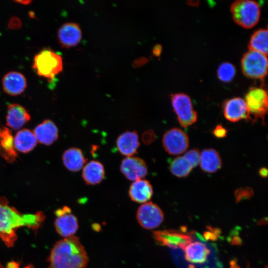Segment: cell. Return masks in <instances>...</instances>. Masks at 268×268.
Returning <instances> with one entry per match:
<instances>
[{"mask_svg": "<svg viewBox=\"0 0 268 268\" xmlns=\"http://www.w3.org/2000/svg\"><path fill=\"white\" fill-rule=\"evenodd\" d=\"M81 39V31L78 24L72 22L62 25L58 32V40L62 47L70 48L78 44Z\"/></svg>", "mask_w": 268, "mask_h": 268, "instance_id": "5bb4252c", "label": "cell"}, {"mask_svg": "<svg viewBox=\"0 0 268 268\" xmlns=\"http://www.w3.org/2000/svg\"><path fill=\"white\" fill-rule=\"evenodd\" d=\"M241 66L244 74L247 77L262 79L267 73V55L257 51L249 50L243 56Z\"/></svg>", "mask_w": 268, "mask_h": 268, "instance_id": "8992f818", "label": "cell"}, {"mask_svg": "<svg viewBox=\"0 0 268 268\" xmlns=\"http://www.w3.org/2000/svg\"><path fill=\"white\" fill-rule=\"evenodd\" d=\"M37 143L33 132L28 129L18 131L14 137V145L16 151L27 153L32 151Z\"/></svg>", "mask_w": 268, "mask_h": 268, "instance_id": "cb8c5ba5", "label": "cell"}, {"mask_svg": "<svg viewBox=\"0 0 268 268\" xmlns=\"http://www.w3.org/2000/svg\"><path fill=\"white\" fill-rule=\"evenodd\" d=\"M153 238L159 245L172 249H182L193 241L192 234L185 230H164L153 232Z\"/></svg>", "mask_w": 268, "mask_h": 268, "instance_id": "ba28073f", "label": "cell"}, {"mask_svg": "<svg viewBox=\"0 0 268 268\" xmlns=\"http://www.w3.org/2000/svg\"><path fill=\"white\" fill-rule=\"evenodd\" d=\"M253 194V191L250 187L240 188L235 192L236 199L239 201L243 199L249 198Z\"/></svg>", "mask_w": 268, "mask_h": 268, "instance_id": "f546056e", "label": "cell"}, {"mask_svg": "<svg viewBox=\"0 0 268 268\" xmlns=\"http://www.w3.org/2000/svg\"><path fill=\"white\" fill-rule=\"evenodd\" d=\"M0 155L8 163H13L17 157L14 137L11 131L5 127L0 128Z\"/></svg>", "mask_w": 268, "mask_h": 268, "instance_id": "e0dca14e", "label": "cell"}, {"mask_svg": "<svg viewBox=\"0 0 268 268\" xmlns=\"http://www.w3.org/2000/svg\"><path fill=\"white\" fill-rule=\"evenodd\" d=\"M116 144L122 154L132 156L137 153L140 144L137 132L128 131L122 133L118 137Z\"/></svg>", "mask_w": 268, "mask_h": 268, "instance_id": "2e32d148", "label": "cell"}, {"mask_svg": "<svg viewBox=\"0 0 268 268\" xmlns=\"http://www.w3.org/2000/svg\"><path fill=\"white\" fill-rule=\"evenodd\" d=\"M212 133L217 138H223L227 135V130L221 125H217L214 129Z\"/></svg>", "mask_w": 268, "mask_h": 268, "instance_id": "4dcf8cb0", "label": "cell"}, {"mask_svg": "<svg viewBox=\"0 0 268 268\" xmlns=\"http://www.w3.org/2000/svg\"><path fill=\"white\" fill-rule=\"evenodd\" d=\"M169 168L171 173L179 178L187 176L194 168L188 159L184 155L173 159Z\"/></svg>", "mask_w": 268, "mask_h": 268, "instance_id": "4316f807", "label": "cell"}, {"mask_svg": "<svg viewBox=\"0 0 268 268\" xmlns=\"http://www.w3.org/2000/svg\"><path fill=\"white\" fill-rule=\"evenodd\" d=\"M45 218L41 212L22 214L10 206L5 198H0V238L8 247H11L17 239L15 230L21 226L37 229Z\"/></svg>", "mask_w": 268, "mask_h": 268, "instance_id": "6da1fadb", "label": "cell"}, {"mask_svg": "<svg viewBox=\"0 0 268 268\" xmlns=\"http://www.w3.org/2000/svg\"><path fill=\"white\" fill-rule=\"evenodd\" d=\"M21 22L16 17H12L9 21L8 27L11 29H16L20 27Z\"/></svg>", "mask_w": 268, "mask_h": 268, "instance_id": "d6a6232c", "label": "cell"}, {"mask_svg": "<svg viewBox=\"0 0 268 268\" xmlns=\"http://www.w3.org/2000/svg\"><path fill=\"white\" fill-rule=\"evenodd\" d=\"M32 67L37 74L50 81L63 69L60 55L50 48H44L34 58Z\"/></svg>", "mask_w": 268, "mask_h": 268, "instance_id": "3957f363", "label": "cell"}, {"mask_svg": "<svg viewBox=\"0 0 268 268\" xmlns=\"http://www.w3.org/2000/svg\"><path fill=\"white\" fill-rule=\"evenodd\" d=\"M192 165L193 168L200 163V153L197 148H194L187 151L184 155Z\"/></svg>", "mask_w": 268, "mask_h": 268, "instance_id": "f1b7e54d", "label": "cell"}, {"mask_svg": "<svg viewBox=\"0 0 268 268\" xmlns=\"http://www.w3.org/2000/svg\"><path fill=\"white\" fill-rule=\"evenodd\" d=\"M120 170L127 179L135 181L145 177L148 169L145 162L141 158L129 156L122 161Z\"/></svg>", "mask_w": 268, "mask_h": 268, "instance_id": "4fadbf2b", "label": "cell"}, {"mask_svg": "<svg viewBox=\"0 0 268 268\" xmlns=\"http://www.w3.org/2000/svg\"><path fill=\"white\" fill-rule=\"evenodd\" d=\"M162 144L165 151L171 155H178L184 153L189 145L187 134L181 129L172 128L165 133Z\"/></svg>", "mask_w": 268, "mask_h": 268, "instance_id": "30bf717a", "label": "cell"}, {"mask_svg": "<svg viewBox=\"0 0 268 268\" xmlns=\"http://www.w3.org/2000/svg\"><path fill=\"white\" fill-rule=\"evenodd\" d=\"M170 97L173 111L182 127L187 128L196 122L198 114L189 95L177 93L172 94Z\"/></svg>", "mask_w": 268, "mask_h": 268, "instance_id": "52a82bcc", "label": "cell"}, {"mask_svg": "<svg viewBox=\"0 0 268 268\" xmlns=\"http://www.w3.org/2000/svg\"><path fill=\"white\" fill-rule=\"evenodd\" d=\"M62 158L65 166L72 172L79 171L87 160L81 150L76 147L66 150L63 154Z\"/></svg>", "mask_w": 268, "mask_h": 268, "instance_id": "d4e9b609", "label": "cell"}, {"mask_svg": "<svg viewBox=\"0 0 268 268\" xmlns=\"http://www.w3.org/2000/svg\"><path fill=\"white\" fill-rule=\"evenodd\" d=\"M236 68L231 63L227 62L220 64L217 70V77L224 82H229L234 77L236 74Z\"/></svg>", "mask_w": 268, "mask_h": 268, "instance_id": "83f0119b", "label": "cell"}, {"mask_svg": "<svg viewBox=\"0 0 268 268\" xmlns=\"http://www.w3.org/2000/svg\"><path fill=\"white\" fill-rule=\"evenodd\" d=\"M30 120V116L27 110L18 104L8 105L6 116V125L9 128L18 130Z\"/></svg>", "mask_w": 268, "mask_h": 268, "instance_id": "ac0fdd59", "label": "cell"}, {"mask_svg": "<svg viewBox=\"0 0 268 268\" xmlns=\"http://www.w3.org/2000/svg\"><path fill=\"white\" fill-rule=\"evenodd\" d=\"M15 1L17 3H19L20 4L26 5V4H30L32 1L28 0H15Z\"/></svg>", "mask_w": 268, "mask_h": 268, "instance_id": "d590c367", "label": "cell"}, {"mask_svg": "<svg viewBox=\"0 0 268 268\" xmlns=\"http://www.w3.org/2000/svg\"><path fill=\"white\" fill-rule=\"evenodd\" d=\"M88 261V254L79 238L72 236L55 244L49 258L48 268H85Z\"/></svg>", "mask_w": 268, "mask_h": 268, "instance_id": "7a4b0ae2", "label": "cell"}, {"mask_svg": "<svg viewBox=\"0 0 268 268\" xmlns=\"http://www.w3.org/2000/svg\"><path fill=\"white\" fill-rule=\"evenodd\" d=\"M184 250L185 259L194 264L203 263L210 253L206 245L199 241H192L186 246Z\"/></svg>", "mask_w": 268, "mask_h": 268, "instance_id": "603a6c76", "label": "cell"}, {"mask_svg": "<svg viewBox=\"0 0 268 268\" xmlns=\"http://www.w3.org/2000/svg\"><path fill=\"white\" fill-rule=\"evenodd\" d=\"M161 52V46L160 45H156L153 49V54L155 56L160 55Z\"/></svg>", "mask_w": 268, "mask_h": 268, "instance_id": "e575fe53", "label": "cell"}, {"mask_svg": "<svg viewBox=\"0 0 268 268\" xmlns=\"http://www.w3.org/2000/svg\"><path fill=\"white\" fill-rule=\"evenodd\" d=\"M268 171L265 167L261 168L259 170V175L263 178H266L268 176Z\"/></svg>", "mask_w": 268, "mask_h": 268, "instance_id": "836d02e7", "label": "cell"}, {"mask_svg": "<svg viewBox=\"0 0 268 268\" xmlns=\"http://www.w3.org/2000/svg\"><path fill=\"white\" fill-rule=\"evenodd\" d=\"M27 81L23 74L17 71L7 73L2 79V87L4 92L12 96L21 94L26 89Z\"/></svg>", "mask_w": 268, "mask_h": 268, "instance_id": "9a60e30c", "label": "cell"}, {"mask_svg": "<svg viewBox=\"0 0 268 268\" xmlns=\"http://www.w3.org/2000/svg\"><path fill=\"white\" fill-rule=\"evenodd\" d=\"M82 177L87 185L98 184L105 177L104 166L98 161L91 160L83 167Z\"/></svg>", "mask_w": 268, "mask_h": 268, "instance_id": "44dd1931", "label": "cell"}, {"mask_svg": "<svg viewBox=\"0 0 268 268\" xmlns=\"http://www.w3.org/2000/svg\"><path fill=\"white\" fill-rule=\"evenodd\" d=\"M58 132L56 125L50 120L44 121L33 131L37 141L47 145H51L58 139Z\"/></svg>", "mask_w": 268, "mask_h": 268, "instance_id": "ffe728a7", "label": "cell"}, {"mask_svg": "<svg viewBox=\"0 0 268 268\" xmlns=\"http://www.w3.org/2000/svg\"><path fill=\"white\" fill-rule=\"evenodd\" d=\"M136 217L140 226L147 230L156 228L164 220V214L161 209L151 201L143 203L138 207Z\"/></svg>", "mask_w": 268, "mask_h": 268, "instance_id": "9c48e42d", "label": "cell"}, {"mask_svg": "<svg viewBox=\"0 0 268 268\" xmlns=\"http://www.w3.org/2000/svg\"><path fill=\"white\" fill-rule=\"evenodd\" d=\"M249 50H253L268 55V30L260 28L252 35L248 43Z\"/></svg>", "mask_w": 268, "mask_h": 268, "instance_id": "484cf974", "label": "cell"}, {"mask_svg": "<svg viewBox=\"0 0 268 268\" xmlns=\"http://www.w3.org/2000/svg\"><path fill=\"white\" fill-rule=\"evenodd\" d=\"M222 110L224 117L230 122H236L243 119L250 120L246 103L241 97L226 100L223 104Z\"/></svg>", "mask_w": 268, "mask_h": 268, "instance_id": "7c38bea8", "label": "cell"}, {"mask_svg": "<svg viewBox=\"0 0 268 268\" xmlns=\"http://www.w3.org/2000/svg\"><path fill=\"white\" fill-rule=\"evenodd\" d=\"M55 214V226L58 233L64 238L74 236L78 230V222L70 208L65 206L57 210Z\"/></svg>", "mask_w": 268, "mask_h": 268, "instance_id": "8fae6325", "label": "cell"}, {"mask_svg": "<svg viewBox=\"0 0 268 268\" xmlns=\"http://www.w3.org/2000/svg\"><path fill=\"white\" fill-rule=\"evenodd\" d=\"M152 187L149 182L139 179L134 182L130 186L129 196L131 200L137 203L149 201L153 195Z\"/></svg>", "mask_w": 268, "mask_h": 268, "instance_id": "d6986e66", "label": "cell"}, {"mask_svg": "<svg viewBox=\"0 0 268 268\" xmlns=\"http://www.w3.org/2000/svg\"><path fill=\"white\" fill-rule=\"evenodd\" d=\"M250 120L253 123L261 120L265 124V119L268 109V97L267 91L260 87H251L245 97Z\"/></svg>", "mask_w": 268, "mask_h": 268, "instance_id": "5b68a950", "label": "cell"}, {"mask_svg": "<svg viewBox=\"0 0 268 268\" xmlns=\"http://www.w3.org/2000/svg\"><path fill=\"white\" fill-rule=\"evenodd\" d=\"M155 134L152 131H147L144 132L142 135V140L143 142L148 144L151 143L154 139Z\"/></svg>", "mask_w": 268, "mask_h": 268, "instance_id": "1f68e13d", "label": "cell"}, {"mask_svg": "<svg viewBox=\"0 0 268 268\" xmlns=\"http://www.w3.org/2000/svg\"><path fill=\"white\" fill-rule=\"evenodd\" d=\"M188 268H195V267L193 265H190Z\"/></svg>", "mask_w": 268, "mask_h": 268, "instance_id": "8d00e7d4", "label": "cell"}, {"mask_svg": "<svg viewBox=\"0 0 268 268\" xmlns=\"http://www.w3.org/2000/svg\"><path fill=\"white\" fill-rule=\"evenodd\" d=\"M234 21L245 28H251L258 22L261 15L260 4L252 0H238L230 6Z\"/></svg>", "mask_w": 268, "mask_h": 268, "instance_id": "277c9868", "label": "cell"}, {"mask_svg": "<svg viewBox=\"0 0 268 268\" xmlns=\"http://www.w3.org/2000/svg\"><path fill=\"white\" fill-rule=\"evenodd\" d=\"M200 164L202 171L213 173L221 168L222 162L216 150L213 148H206L200 153Z\"/></svg>", "mask_w": 268, "mask_h": 268, "instance_id": "7402d4cb", "label": "cell"}]
</instances>
